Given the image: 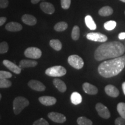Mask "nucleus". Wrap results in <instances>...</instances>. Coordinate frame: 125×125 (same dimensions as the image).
<instances>
[{
	"label": "nucleus",
	"instance_id": "4",
	"mask_svg": "<svg viewBox=\"0 0 125 125\" xmlns=\"http://www.w3.org/2000/svg\"><path fill=\"white\" fill-rule=\"evenodd\" d=\"M66 73V69L61 65H56V66L50 67L45 71V74L47 75L53 76V77H60L65 75Z\"/></svg>",
	"mask_w": 125,
	"mask_h": 125
},
{
	"label": "nucleus",
	"instance_id": "21",
	"mask_svg": "<svg viewBox=\"0 0 125 125\" xmlns=\"http://www.w3.org/2000/svg\"><path fill=\"white\" fill-rule=\"evenodd\" d=\"M85 24L86 26L90 30H94L96 29V24L94 21L93 19V18L90 15H87L85 18Z\"/></svg>",
	"mask_w": 125,
	"mask_h": 125
},
{
	"label": "nucleus",
	"instance_id": "26",
	"mask_svg": "<svg viewBox=\"0 0 125 125\" xmlns=\"http://www.w3.org/2000/svg\"><path fill=\"white\" fill-rule=\"evenodd\" d=\"M77 123L79 125H92L93 122L85 116H81L78 118Z\"/></svg>",
	"mask_w": 125,
	"mask_h": 125
},
{
	"label": "nucleus",
	"instance_id": "16",
	"mask_svg": "<svg viewBox=\"0 0 125 125\" xmlns=\"http://www.w3.org/2000/svg\"><path fill=\"white\" fill-rule=\"evenodd\" d=\"M21 19L23 23L29 26H34L37 24V20L35 17L32 15H29V14H25L23 15Z\"/></svg>",
	"mask_w": 125,
	"mask_h": 125
},
{
	"label": "nucleus",
	"instance_id": "8",
	"mask_svg": "<svg viewBox=\"0 0 125 125\" xmlns=\"http://www.w3.org/2000/svg\"><path fill=\"white\" fill-rule=\"evenodd\" d=\"M96 109L97 111L98 115L100 116L101 118L104 119H109L111 116L110 112L108 109V108L103 104L102 103H98L96 105Z\"/></svg>",
	"mask_w": 125,
	"mask_h": 125
},
{
	"label": "nucleus",
	"instance_id": "33",
	"mask_svg": "<svg viewBox=\"0 0 125 125\" xmlns=\"http://www.w3.org/2000/svg\"><path fill=\"white\" fill-rule=\"evenodd\" d=\"M32 125H49L48 122L43 118H41L40 119L35 121Z\"/></svg>",
	"mask_w": 125,
	"mask_h": 125
},
{
	"label": "nucleus",
	"instance_id": "25",
	"mask_svg": "<svg viewBox=\"0 0 125 125\" xmlns=\"http://www.w3.org/2000/svg\"><path fill=\"white\" fill-rule=\"evenodd\" d=\"M80 37V29L78 26H75L73 27L71 32L72 39L74 41L78 40Z\"/></svg>",
	"mask_w": 125,
	"mask_h": 125
},
{
	"label": "nucleus",
	"instance_id": "7",
	"mask_svg": "<svg viewBox=\"0 0 125 125\" xmlns=\"http://www.w3.org/2000/svg\"><path fill=\"white\" fill-rule=\"evenodd\" d=\"M86 38L90 41L100 42H105L108 40L107 36L100 32H90L87 34Z\"/></svg>",
	"mask_w": 125,
	"mask_h": 125
},
{
	"label": "nucleus",
	"instance_id": "34",
	"mask_svg": "<svg viewBox=\"0 0 125 125\" xmlns=\"http://www.w3.org/2000/svg\"><path fill=\"white\" fill-rule=\"evenodd\" d=\"M115 125H125V118L119 117L115 121Z\"/></svg>",
	"mask_w": 125,
	"mask_h": 125
},
{
	"label": "nucleus",
	"instance_id": "2",
	"mask_svg": "<svg viewBox=\"0 0 125 125\" xmlns=\"http://www.w3.org/2000/svg\"><path fill=\"white\" fill-rule=\"evenodd\" d=\"M125 67V55L101 62L98 67L100 75L104 78H111L119 74Z\"/></svg>",
	"mask_w": 125,
	"mask_h": 125
},
{
	"label": "nucleus",
	"instance_id": "5",
	"mask_svg": "<svg viewBox=\"0 0 125 125\" xmlns=\"http://www.w3.org/2000/svg\"><path fill=\"white\" fill-rule=\"evenodd\" d=\"M68 62L70 65L77 70H80L83 67L84 62L80 56L75 55H71L68 57Z\"/></svg>",
	"mask_w": 125,
	"mask_h": 125
},
{
	"label": "nucleus",
	"instance_id": "37",
	"mask_svg": "<svg viewBox=\"0 0 125 125\" xmlns=\"http://www.w3.org/2000/svg\"><path fill=\"white\" fill-rule=\"evenodd\" d=\"M118 38L119 40H121L125 39V32H121V33L119 34Z\"/></svg>",
	"mask_w": 125,
	"mask_h": 125
},
{
	"label": "nucleus",
	"instance_id": "22",
	"mask_svg": "<svg viewBox=\"0 0 125 125\" xmlns=\"http://www.w3.org/2000/svg\"><path fill=\"white\" fill-rule=\"evenodd\" d=\"M71 103L74 105H78L81 104L82 101V97L81 95L78 92H74L71 96Z\"/></svg>",
	"mask_w": 125,
	"mask_h": 125
},
{
	"label": "nucleus",
	"instance_id": "35",
	"mask_svg": "<svg viewBox=\"0 0 125 125\" xmlns=\"http://www.w3.org/2000/svg\"><path fill=\"white\" fill-rule=\"evenodd\" d=\"M8 4V0H0V8H6Z\"/></svg>",
	"mask_w": 125,
	"mask_h": 125
},
{
	"label": "nucleus",
	"instance_id": "3",
	"mask_svg": "<svg viewBox=\"0 0 125 125\" xmlns=\"http://www.w3.org/2000/svg\"><path fill=\"white\" fill-rule=\"evenodd\" d=\"M29 101L24 97L19 96L15 98L13 102V111L16 115H18L25 107L29 105Z\"/></svg>",
	"mask_w": 125,
	"mask_h": 125
},
{
	"label": "nucleus",
	"instance_id": "31",
	"mask_svg": "<svg viewBox=\"0 0 125 125\" xmlns=\"http://www.w3.org/2000/svg\"><path fill=\"white\" fill-rule=\"evenodd\" d=\"M71 0H61V6L64 9H68L71 5Z\"/></svg>",
	"mask_w": 125,
	"mask_h": 125
},
{
	"label": "nucleus",
	"instance_id": "28",
	"mask_svg": "<svg viewBox=\"0 0 125 125\" xmlns=\"http://www.w3.org/2000/svg\"><path fill=\"white\" fill-rule=\"evenodd\" d=\"M116 22L114 20H110L105 22L104 24V27L107 30L111 31L116 27Z\"/></svg>",
	"mask_w": 125,
	"mask_h": 125
},
{
	"label": "nucleus",
	"instance_id": "39",
	"mask_svg": "<svg viewBox=\"0 0 125 125\" xmlns=\"http://www.w3.org/2000/svg\"><path fill=\"white\" fill-rule=\"evenodd\" d=\"M122 89L123 93H124V94L125 95V82H123L122 83Z\"/></svg>",
	"mask_w": 125,
	"mask_h": 125
},
{
	"label": "nucleus",
	"instance_id": "27",
	"mask_svg": "<svg viewBox=\"0 0 125 125\" xmlns=\"http://www.w3.org/2000/svg\"><path fill=\"white\" fill-rule=\"evenodd\" d=\"M117 111L120 116L125 118V103H119L117 105Z\"/></svg>",
	"mask_w": 125,
	"mask_h": 125
},
{
	"label": "nucleus",
	"instance_id": "40",
	"mask_svg": "<svg viewBox=\"0 0 125 125\" xmlns=\"http://www.w3.org/2000/svg\"><path fill=\"white\" fill-rule=\"evenodd\" d=\"M120 1H121L123 2H125V0H120Z\"/></svg>",
	"mask_w": 125,
	"mask_h": 125
},
{
	"label": "nucleus",
	"instance_id": "42",
	"mask_svg": "<svg viewBox=\"0 0 125 125\" xmlns=\"http://www.w3.org/2000/svg\"></svg>",
	"mask_w": 125,
	"mask_h": 125
},
{
	"label": "nucleus",
	"instance_id": "12",
	"mask_svg": "<svg viewBox=\"0 0 125 125\" xmlns=\"http://www.w3.org/2000/svg\"><path fill=\"white\" fill-rule=\"evenodd\" d=\"M40 8L44 13L48 14V15H52L55 11V9H54L53 5L50 2H41L40 4Z\"/></svg>",
	"mask_w": 125,
	"mask_h": 125
},
{
	"label": "nucleus",
	"instance_id": "36",
	"mask_svg": "<svg viewBox=\"0 0 125 125\" xmlns=\"http://www.w3.org/2000/svg\"><path fill=\"white\" fill-rule=\"evenodd\" d=\"M6 21H7V18L5 17H1L0 18V26H2Z\"/></svg>",
	"mask_w": 125,
	"mask_h": 125
},
{
	"label": "nucleus",
	"instance_id": "1",
	"mask_svg": "<svg viewBox=\"0 0 125 125\" xmlns=\"http://www.w3.org/2000/svg\"><path fill=\"white\" fill-rule=\"evenodd\" d=\"M125 51V46L120 42H105L97 48L94 52V58L97 61L116 58L122 56Z\"/></svg>",
	"mask_w": 125,
	"mask_h": 125
},
{
	"label": "nucleus",
	"instance_id": "38",
	"mask_svg": "<svg viewBox=\"0 0 125 125\" xmlns=\"http://www.w3.org/2000/svg\"><path fill=\"white\" fill-rule=\"evenodd\" d=\"M40 1V0H31V2L33 4H37Z\"/></svg>",
	"mask_w": 125,
	"mask_h": 125
},
{
	"label": "nucleus",
	"instance_id": "14",
	"mask_svg": "<svg viewBox=\"0 0 125 125\" xmlns=\"http://www.w3.org/2000/svg\"><path fill=\"white\" fill-rule=\"evenodd\" d=\"M82 87L85 93L88 94L94 95L96 94L98 92V89L95 86L92 85L89 83H84L82 85Z\"/></svg>",
	"mask_w": 125,
	"mask_h": 125
},
{
	"label": "nucleus",
	"instance_id": "17",
	"mask_svg": "<svg viewBox=\"0 0 125 125\" xmlns=\"http://www.w3.org/2000/svg\"><path fill=\"white\" fill-rule=\"evenodd\" d=\"M22 26L20 23L17 22H12L8 23L5 26V29L11 32H16V31H21L22 30Z\"/></svg>",
	"mask_w": 125,
	"mask_h": 125
},
{
	"label": "nucleus",
	"instance_id": "18",
	"mask_svg": "<svg viewBox=\"0 0 125 125\" xmlns=\"http://www.w3.org/2000/svg\"><path fill=\"white\" fill-rule=\"evenodd\" d=\"M53 85H54L56 88L59 90L62 93H64L67 90V86L66 85L63 81L60 80V79H58V78H55L53 81Z\"/></svg>",
	"mask_w": 125,
	"mask_h": 125
},
{
	"label": "nucleus",
	"instance_id": "32",
	"mask_svg": "<svg viewBox=\"0 0 125 125\" xmlns=\"http://www.w3.org/2000/svg\"><path fill=\"white\" fill-rule=\"evenodd\" d=\"M12 76L10 73L4 71H0V78L1 79H9Z\"/></svg>",
	"mask_w": 125,
	"mask_h": 125
},
{
	"label": "nucleus",
	"instance_id": "19",
	"mask_svg": "<svg viewBox=\"0 0 125 125\" xmlns=\"http://www.w3.org/2000/svg\"><path fill=\"white\" fill-rule=\"evenodd\" d=\"M38 62L36 61L30 60H22L20 62L19 67L20 68H30V67H34L37 66Z\"/></svg>",
	"mask_w": 125,
	"mask_h": 125
},
{
	"label": "nucleus",
	"instance_id": "6",
	"mask_svg": "<svg viewBox=\"0 0 125 125\" xmlns=\"http://www.w3.org/2000/svg\"><path fill=\"white\" fill-rule=\"evenodd\" d=\"M24 55L28 58L38 59L42 56V52L38 48L29 47L24 51Z\"/></svg>",
	"mask_w": 125,
	"mask_h": 125
},
{
	"label": "nucleus",
	"instance_id": "41",
	"mask_svg": "<svg viewBox=\"0 0 125 125\" xmlns=\"http://www.w3.org/2000/svg\"><path fill=\"white\" fill-rule=\"evenodd\" d=\"M1 97H2V96H1V93H0V100H1Z\"/></svg>",
	"mask_w": 125,
	"mask_h": 125
},
{
	"label": "nucleus",
	"instance_id": "29",
	"mask_svg": "<svg viewBox=\"0 0 125 125\" xmlns=\"http://www.w3.org/2000/svg\"><path fill=\"white\" fill-rule=\"evenodd\" d=\"M12 82L8 79L0 78V88H8L11 86Z\"/></svg>",
	"mask_w": 125,
	"mask_h": 125
},
{
	"label": "nucleus",
	"instance_id": "24",
	"mask_svg": "<svg viewBox=\"0 0 125 125\" xmlns=\"http://www.w3.org/2000/svg\"><path fill=\"white\" fill-rule=\"evenodd\" d=\"M68 28V24L65 21H60L55 24L54 27V30L58 32L65 31Z\"/></svg>",
	"mask_w": 125,
	"mask_h": 125
},
{
	"label": "nucleus",
	"instance_id": "11",
	"mask_svg": "<svg viewBox=\"0 0 125 125\" xmlns=\"http://www.w3.org/2000/svg\"><path fill=\"white\" fill-rule=\"evenodd\" d=\"M2 62L3 64H4L5 66L7 67V68H8L9 70L13 72L15 74H20V73H21V68H20L19 66H18L17 65H16L15 63L10 62V61L8 60H3Z\"/></svg>",
	"mask_w": 125,
	"mask_h": 125
},
{
	"label": "nucleus",
	"instance_id": "30",
	"mask_svg": "<svg viewBox=\"0 0 125 125\" xmlns=\"http://www.w3.org/2000/svg\"><path fill=\"white\" fill-rule=\"evenodd\" d=\"M9 50V46L7 42L4 41L0 43V54L7 53Z\"/></svg>",
	"mask_w": 125,
	"mask_h": 125
},
{
	"label": "nucleus",
	"instance_id": "20",
	"mask_svg": "<svg viewBox=\"0 0 125 125\" xmlns=\"http://www.w3.org/2000/svg\"><path fill=\"white\" fill-rule=\"evenodd\" d=\"M113 9L109 6H105L98 10V14L101 16H108L113 13Z\"/></svg>",
	"mask_w": 125,
	"mask_h": 125
},
{
	"label": "nucleus",
	"instance_id": "13",
	"mask_svg": "<svg viewBox=\"0 0 125 125\" xmlns=\"http://www.w3.org/2000/svg\"><path fill=\"white\" fill-rule=\"evenodd\" d=\"M39 101L43 105L46 106L53 105L56 104V98L51 96H42L39 98Z\"/></svg>",
	"mask_w": 125,
	"mask_h": 125
},
{
	"label": "nucleus",
	"instance_id": "15",
	"mask_svg": "<svg viewBox=\"0 0 125 125\" xmlns=\"http://www.w3.org/2000/svg\"><path fill=\"white\" fill-rule=\"evenodd\" d=\"M105 92L108 96L112 97H117L119 94V91L116 87L112 85H108L105 87Z\"/></svg>",
	"mask_w": 125,
	"mask_h": 125
},
{
	"label": "nucleus",
	"instance_id": "9",
	"mask_svg": "<svg viewBox=\"0 0 125 125\" xmlns=\"http://www.w3.org/2000/svg\"><path fill=\"white\" fill-rule=\"evenodd\" d=\"M48 118L54 122L62 123L66 121V117L62 114L56 112H49L48 115Z\"/></svg>",
	"mask_w": 125,
	"mask_h": 125
},
{
	"label": "nucleus",
	"instance_id": "10",
	"mask_svg": "<svg viewBox=\"0 0 125 125\" xmlns=\"http://www.w3.org/2000/svg\"><path fill=\"white\" fill-rule=\"evenodd\" d=\"M28 85L32 90L38 92H42L46 89V87L42 82L37 80H31L28 83Z\"/></svg>",
	"mask_w": 125,
	"mask_h": 125
},
{
	"label": "nucleus",
	"instance_id": "23",
	"mask_svg": "<svg viewBox=\"0 0 125 125\" xmlns=\"http://www.w3.org/2000/svg\"><path fill=\"white\" fill-rule=\"evenodd\" d=\"M49 45L53 49L56 51H59L62 48V43L59 40H52L50 41Z\"/></svg>",
	"mask_w": 125,
	"mask_h": 125
}]
</instances>
